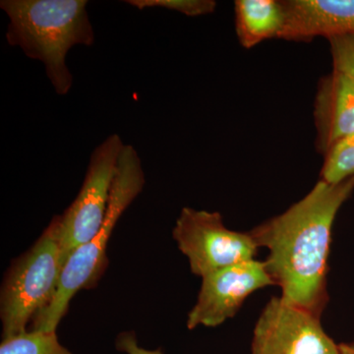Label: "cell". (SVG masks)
Wrapping results in <instances>:
<instances>
[{
    "label": "cell",
    "mask_w": 354,
    "mask_h": 354,
    "mask_svg": "<svg viewBox=\"0 0 354 354\" xmlns=\"http://www.w3.org/2000/svg\"><path fill=\"white\" fill-rule=\"evenodd\" d=\"M354 189V177L339 184L319 180L281 215L251 230L281 297L321 317L328 304L327 274L333 225Z\"/></svg>",
    "instance_id": "1"
},
{
    "label": "cell",
    "mask_w": 354,
    "mask_h": 354,
    "mask_svg": "<svg viewBox=\"0 0 354 354\" xmlns=\"http://www.w3.org/2000/svg\"><path fill=\"white\" fill-rule=\"evenodd\" d=\"M86 0H1L9 18L6 39L26 57L44 64L57 94H68L73 76L66 64L69 50L92 46L95 32Z\"/></svg>",
    "instance_id": "2"
},
{
    "label": "cell",
    "mask_w": 354,
    "mask_h": 354,
    "mask_svg": "<svg viewBox=\"0 0 354 354\" xmlns=\"http://www.w3.org/2000/svg\"><path fill=\"white\" fill-rule=\"evenodd\" d=\"M145 183V174L138 153L134 147L125 145L118 162L101 230L92 241L78 247L64 263L55 297L35 317L32 330H57L60 321L68 311L72 298L78 291L97 283L108 264L106 247L111 232L125 209L143 191Z\"/></svg>",
    "instance_id": "3"
},
{
    "label": "cell",
    "mask_w": 354,
    "mask_h": 354,
    "mask_svg": "<svg viewBox=\"0 0 354 354\" xmlns=\"http://www.w3.org/2000/svg\"><path fill=\"white\" fill-rule=\"evenodd\" d=\"M62 268L55 216L36 243L7 272L0 295L3 339L27 332L28 324L50 304Z\"/></svg>",
    "instance_id": "4"
},
{
    "label": "cell",
    "mask_w": 354,
    "mask_h": 354,
    "mask_svg": "<svg viewBox=\"0 0 354 354\" xmlns=\"http://www.w3.org/2000/svg\"><path fill=\"white\" fill-rule=\"evenodd\" d=\"M124 143L120 135L104 140L91 153L82 187L62 215L57 216L62 263L101 230Z\"/></svg>",
    "instance_id": "5"
},
{
    "label": "cell",
    "mask_w": 354,
    "mask_h": 354,
    "mask_svg": "<svg viewBox=\"0 0 354 354\" xmlns=\"http://www.w3.org/2000/svg\"><path fill=\"white\" fill-rule=\"evenodd\" d=\"M172 236L189 260L191 271L203 277L255 259L259 250L250 232L230 230L218 212L183 209Z\"/></svg>",
    "instance_id": "6"
},
{
    "label": "cell",
    "mask_w": 354,
    "mask_h": 354,
    "mask_svg": "<svg viewBox=\"0 0 354 354\" xmlns=\"http://www.w3.org/2000/svg\"><path fill=\"white\" fill-rule=\"evenodd\" d=\"M251 354H341L323 329L320 317L272 297L254 328Z\"/></svg>",
    "instance_id": "7"
},
{
    "label": "cell",
    "mask_w": 354,
    "mask_h": 354,
    "mask_svg": "<svg viewBox=\"0 0 354 354\" xmlns=\"http://www.w3.org/2000/svg\"><path fill=\"white\" fill-rule=\"evenodd\" d=\"M274 286L264 262L247 261L202 278L196 304L188 314L187 328L218 327L235 316L247 297Z\"/></svg>",
    "instance_id": "8"
},
{
    "label": "cell",
    "mask_w": 354,
    "mask_h": 354,
    "mask_svg": "<svg viewBox=\"0 0 354 354\" xmlns=\"http://www.w3.org/2000/svg\"><path fill=\"white\" fill-rule=\"evenodd\" d=\"M285 25L279 39L311 41L354 35V0H285Z\"/></svg>",
    "instance_id": "9"
},
{
    "label": "cell",
    "mask_w": 354,
    "mask_h": 354,
    "mask_svg": "<svg viewBox=\"0 0 354 354\" xmlns=\"http://www.w3.org/2000/svg\"><path fill=\"white\" fill-rule=\"evenodd\" d=\"M314 120L317 148L325 155L337 142L354 134V79L333 70L319 83Z\"/></svg>",
    "instance_id": "10"
},
{
    "label": "cell",
    "mask_w": 354,
    "mask_h": 354,
    "mask_svg": "<svg viewBox=\"0 0 354 354\" xmlns=\"http://www.w3.org/2000/svg\"><path fill=\"white\" fill-rule=\"evenodd\" d=\"M234 12L237 38L245 48L279 39L285 25L283 4L277 0H236Z\"/></svg>",
    "instance_id": "11"
},
{
    "label": "cell",
    "mask_w": 354,
    "mask_h": 354,
    "mask_svg": "<svg viewBox=\"0 0 354 354\" xmlns=\"http://www.w3.org/2000/svg\"><path fill=\"white\" fill-rule=\"evenodd\" d=\"M0 354H73L64 348L57 335V330H31L24 334L3 339Z\"/></svg>",
    "instance_id": "12"
},
{
    "label": "cell",
    "mask_w": 354,
    "mask_h": 354,
    "mask_svg": "<svg viewBox=\"0 0 354 354\" xmlns=\"http://www.w3.org/2000/svg\"><path fill=\"white\" fill-rule=\"evenodd\" d=\"M321 180L339 184L354 177V134L335 144L325 153Z\"/></svg>",
    "instance_id": "13"
},
{
    "label": "cell",
    "mask_w": 354,
    "mask_h": 354,
    "mask_svg": "<svg viewBox=\"0 0 354 354\" xmlns=\"http://www.w3.org/2000/svg\"><path fill=\"white\" fill-rule=\"evenodd\" d=\"M124 2L139 10L165 8L190 17L213 13L216 8L214 0H127Z\"/></svg>",
    "instance_id": "14"
},
{
    "label": "cell",
    "mask_w": 354,
    "mask_h": 354,
    "mask_svg": "<svg viewBox=\"0 0 354 354\" xmlns=\"http://www.w3.org/2000/svg\"><path fill=\"white\" fill-rule=\"evenodd\" d=\"M328 41L334 70L354 79V35L333 37Z\"/></svg>",
    "instance_id": "15"
},
{
    "label": "cell",
    "mask_w": 354,
    "mask_h": 354,
    "mask_svg": "<svg viewBox=\"0 0 354 354\" xmlns=\"http://www.w3.org/2000/svg\"><path fill=\"white\" fill-rule=\"evenodd\" d=\"M115 348L121 353L127 354H164L160 349L150 351L141 348L137 342L136 335L133 332H123L115 339Z\"/></svg>",
    "instance_id": "16"
},
{
    "label": "cell",
    "mask_w": 354,
    "mask_h": 354,
    "mask_svg": "<svg viewBox=\"0 0 354 354\" xmlns=\"http://www.w3.org/2000/svg\"><path fill=\"white\" fill-rule=\"evenodd\" d=\"M339 353L341 354H354V342L339 344Z\"/></svg>",
    "instance_id": "17"
}]
</instances>
